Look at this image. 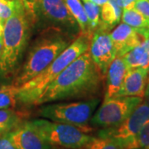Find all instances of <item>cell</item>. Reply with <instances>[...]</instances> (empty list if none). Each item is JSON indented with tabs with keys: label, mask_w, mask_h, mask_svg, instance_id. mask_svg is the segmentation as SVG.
<instances>
[{
	"label": "cell",
	"mask_w": 149,
	"mask_h": 149,
	"mask_svg": "<svg viewBox=\"0 0 149 149\" xmlns=\"http://www.w3.org/2000/svg\"><path fill=\"white\" fill-rule=\"evenodd\" d=\"M19 86L14 84L5 85L0 87V109H14L18 100Z\"/></svg>",
	"instance_id": "obj_20"
},
{
	"label": "cell",
	"mask_w": 149,
	"mask_h": 149,
	"mask_svg": "<svg viewBox=\"0 0 149 149\" xmlns=\"http://www.w3.org/2000/svg\"><path fill=\"white\" fill-rule=\"evenodd\" d=\"M127 149H149V119L145 122Z\"/></svg>",
	"instance_id": "obj_22"
},
{
	"label": "cell",
	"mask_w": 149,
	"mask_h": 149,
	"mask_svg": "<svg viewBox=\"0 0 149 149\" xmlns=\"http://www.w3.org/2000/svg\"><path fill=\"white\" fill-rule=\"evenodd\" d=\"M4 22L5 21L2 19V17H0V35H3V27H4Z\"/></svg>",
	"instance_id": "obj_29"
},
{
	"label": "cell",
	"mask_w": 149,
	"mask_h": 149,
	"mask_svg": "<svg viewBox=\"0 0 149 149\" xmlns=\"http://www.w3.org/2000/svg\"><path fill=\"white\" fill-rule=\"evenodd\" d=\"M34 15L30 0H16L14 13L4 22L3 32V52L0 57V72H13L26 47Z\"/></svg>",
	"instance_id": "obj_2"
},
{
	"label": "cell",
	"mask_w": 149,
	"mask_h": 149,
	"mask_svg": "<svg viewBox=\"0 0 149 149\" xmlns=\"http://www.w3.org/2000/svg\"><path fill=\"white\" fill-rule=\"evenodd\" d=\"M0 149H16L11 142L8 133L0 134Z\"/></svg>",
	"instance_id": "obj_26"
},
{
	"label": "cell",
	"mask_w": 149,
	"mask_h": 149,
	"mask_svg": "<svg viewBox=\"0 0 149 149\" xmlns=\"http://www.w3.org/2000/svg\"><path fill=\"white\" fill-rule=\"evenodd\" d=\"M64 1L70 14L78 23V26L80 27V34L89 37V22L82 1L81 0H64Z\"/></svg>",
	"instance_id": "obj_18"
},
{
	"label": "cell",
	"mask_w": 149,
	"mask_h": 149,
	"mask_svg": "<svg viewBox=\"0 0 149 149\" xmlns=\"http://www.w3.org/2000/svg\"><path fill=\"white\" fill-rule=\"evenodd\" d=\"M84 149H123L113 140L107 138L97 137L91 140L85 145Z\"/></svg>",
	"instance_id": "obj_23"
},
{
	"label": "cell",
	"mask_w": 149,
	"mask_h": 149,
	"mask_svg": "<svg viewBox=\"0 0 149 149\" xmlns=\"http://www.w3.org/2000/svg\"><path fill=\"white\" fill-rule=\"evenodd\" d=\"M148 119L149 102L143 100L121 123L111 128H102L98 133V137L112 139L123 149H127Z\"/></svg>",
	"instance_id": "obj_9"
},
{
	"label": "cell",
	"mask_w": 149,
	"mask_h": 149,
	"mask_svg": "<svg viewBox=\"0 0 149 149\" xmlns=\"http://www.w3.org/2000/svg\"><path fill=\"white\" fill-rule=\"evenodd\" d=\"M3 52V35H0V57Z\"/></svg>",
	"instance_id": "obj_31"
},
{
	"label": "cell",
	"mask_w": 149,
	"mask_h": 149,
	"mask_svg": "<svg viewBox=\"0 0 149 149\" xmlns=\"http://www.w3.org/2000/svg\"><path fill=\"white\" fill-rule=\"evenodd\" d=\"M16 9V0H0V17L6 21Z\"/></svg>",
	"instance_id": "obj_24"
},
{
	"label": "cell",
	"mask_w": 149,
	"mask_h": 149,
	"mask_svg": "<svg viewBox=\"0 0 149 149\" xmlns=\"http://www.w3.org/2000/svg\"><path fill=\"white\" fill-rule=\"evenodd\" d=\"M29 122L52 146L80 149L94 139L82 128L71 124L54 122L45 118H36Z\"/></svg>",
	"instance_id": "obj_7"
},
{
	"label": "cell",
	"mask_w": 149,
	"mask_h": 149,
	"mask_svg": "<svg viewBox=\"0 0 149 149\" xmlns=\"http://www.w3.org/2000/svg\"><path fill=\"white\" fill-rule=\"evenodd\" d=\"M143 101V98L128 96L104 100L103 104L91 118V125L100 128L117 126L130 115Z\"/></svg>",
	"instance_id": "obj_8"
},
{
	"label": "cell",
	"mask_w": 149,
	"mask_h": 149,
	"mask_svg": "<svg viewBox=\"0 0 149 149\" xmlns=\"http://www.w3.org/2000/svg\"><path fill=\"white\" fill-rule=\"evenodd\" d=\"M123 8L117 0H109L100 7V24L109 30L121 20Z\"/></svg>",
	"instance_id": "obj_17"
},
{
	"label": "cell",
	"mask_w": 149,
	"mask_h": 149,
	"mask_svg": "<svg viewBox=\"0 0 149 149\" xmlns=\"http://www.w3.org/2000/svg\"><path fill=\"white\" fill-rule=\"evenodd\" d=\"M123 57L128 70L134 68L149 69V37Z\"/></svg>",
	"instance_id": "obj_15"
},
{
	"label": "cell",
	"mask_w": 149,
	"mask_h": 149,
	"mask_svg": "<svg viewBox=\"0 0 149 149\" xmlns=\"http://www.w3.org/2000/svg\"><path fill=\"white\" fill-rule=\"evenodd\" d=\"M100 103V99L95 97L83 101L47 104L41 106L37 113L44 118L74 125L85 132H89L91 128L87 123L91 121Z\"/></svg>",
	"instance_id": "obj_5"
},
{
	"label": "cell",
	"mask_w": 149,
	"mask_h": 149,
	"mask_svg": "<svg viewBox=\"0 0 149 149\" xmlns=\"http://www.w3.org/2000/svg\"><path fill=\"white\" fill-rule=\"evenodd\" d=\"M148 84H149V70H148Z\"/></svg>",
	"instance_id": "obj_32"
},
{
	"label": "cell",
	"mask_w": 149,
	"mask_h": 149,
	"mask_svg": "<svg viewBox=\"0 0 149 149\" xmlns=\"http://www.w3.org/2000/svg\"><path fill=\"white\" fill-rule=\"evenodd\" d=\"M89 52L92 61L104 78L109 65L116 57L109 28L100 24L91 37Z\"/></svg>",
	"instance_id": "obj_10"
},
{
	"label": "cell",
	"mask_w": 149,
	"mask_h": 149,
	"mask_svg": "<svg viewBox=\"0 0 149 149\" xmlns=\"http://www.w3.org/2000/svg\"><path fill=\"white\" fill-rule=\"evenodd\" d=\"M103 78L88 50L50 83L36 105L91 95L98 91Z\"/></svg>",
	"instance_id": "obj_1"
},
{
	"label": "cell",
	"mask_w": 149,
	"mask_h": 149,
	"mask_svg": "<svg viewBox=\"0 0 149 149\" xmlns=\"http://www.w3.org/2000/svg\"><path fill=\"white\" fill-rule=\"evenodd\" d=\"M117 1L123 9H128V8H133L136 0H117Z\"/></svg>",
	"instance_id": "obj_27"
},
{
	"label": "cell",
	"mask_w": 149,
	"mask_h": 149,
	"mask_svg": "<svg viewBox=\"0 0 149 149\" xmlns=\"http://www.w3.org/2000/svg\"><path fill=\"white\" fill-rule=\"evenodd\" d=\"M116 56H123L146 40L133 27L122 22L110 32Z\"/></svg>",
	"instance_id": "obj_12"
},
{
	"label": "cell",
	"mask_w": 149,
	"mask_h": 149,
	"mask_svg": "<svg viewBox=\"0 0 149 149\" xmlns=\"http://www.w3.org/2000/svg\"><path fill=\"white\" fill-rule=\"evenodd\" d=\"M22 123V114L13 109H0V134L10 132Z\"/></svg>",
	"instance_id": "obj_19"
},
{
	"label": "cell",
	"mask_w": 149,
	"mask_h": 149,
	"mask_svg": "<svg viewBox=\"0 0 149 149\" xmlns=\"http://www.w3.org/2000/svg\"><path fill=\"white\" fill-rule=\"evenodd\" d=\"M8 134L16 149L52 148V145L43 139L29 121L22 122Z\"/></svg>",
	"instance_id": "obj_11"
},
{
	"label": "cell",
	"mask_w": 149,
	"mask_h": 149,
	"mask_svg": "<svg viewBox=\"0 0 149 149\" xmlns=\"http://www.w3.org/2000/svg\"><path fill=\"white\" fill-rule=\"evenodd\" d=\"M71 38L73 37L55 30L40 37L29 52L22 71L13 84L21 86L42 73L71 43Z\"/></svg>",
	"instance_id": "obj_4"
},
{
	"label": "cell",
	"mask_w": 149,
	"mask_h": 149,
	"mask_svg": "<svg viewBox=\"0 0 149 149\" xmlns=\"http://www.w3.org/2000/svg\"><path fill=\"white\" fill-rule=\"evenodd\" d=\"M83 4L89 22V37L91 39L100 24V7L88 1H83Z\"/></svg>",
	"instance_id": "obj_21"
},
{
	"label": "cell",
	"mask_w": 149,
	"mask_h": 149,
	"mask_svg": "<svg viewBox=\"0 0 149 149\" xmlns=\"http://www.w3.org/2000/svg\"><path fill=\"white\" fill-rule=\"evenodd\" d=\"M128 70V66L123 56H116L112 61L105 75L106 91L104 100H109L115 96L122 85Z\"/></svg>",
	"instance_id": "obj_14"
},
{
	"label": "cell",
	"mask_w": 149,
	"mask_h": 149,
	"mask_svg": "<svg viewBox=\"0 0 149 149\" xmlns=\"http://www.w3.org/2000/svg\"><path fill=\"white\" fill-rule=\"evenodd\" d=\"M149 69L134 68L128 70L119 91L113 98L135 96L143 98L148 84Z\"/></svg>",
	"instance_id": "obj_13"
},
{
	"label": "cell",
	"mask_w": 149,
	"mask_h": 149,
	"mask_svg": "<svg viewBox=\"0 0 149 149\" xmlns=\"http://www.w3.org/2000/svg\"><path fill=\"white\" fill-rule=\"evenodd\" d=\"M133 8L143 15L149 17V0H136Z\"/></svg>",
	"instance_id": "obj_25"
},
{
	"label": "cell",
	"mask_w": 149,
	"mask_h": 149,
	"mask_svg": "<svg viewBox=\"0 0 149 149\" xmlns=\"http://www.w3.org/2000/svg\"><path fill=\"white\" fill-rule=\"evenodd\" d=\"M145 97L147 98L148 101L149 102V84H148L146 87V91H145Z\"/></svg>",
	"instance_id": "obj_30"
},
{
	"label": "cell",
	"mask_w": 149,
	"mask_h": 149,
	"mask_svg": "<svg viewBox=\"0 0 149 149\" xmlns=\"http://www.w3.org/2000/svg\"><path fill=\"white\" fill-rule=\"evenodd\" d=\"M123 22L133 27L136 31L142 34L146 39L149 37V17L143 15L134 8L123 9Z\"/></svg>",
	"instance_id": "obj_16"
},
{
	"label": "cell",
	"mask_w": 149,
	"mask_h": 149,
	"mask_svg": "<svg viewBox=\"0 0 149 149\" xmlns=\"http://www.w3.org/2000/svg\"><path fill=\"white\" fill-rule=\"evenodd\" d=\"M82 1H88V2H91V3H95V4H96V5L101 7L103 4H104L107 1H109V0H82Z\"/></svg>",
	"instance_id": "obj_28"
},
{
	"label": "cell",
	"mask_w": 149,
	"mask_h": 149,
	"mask_svg": "<svg viewBox=\"0 0 149 149\" xmlns=\"http://www.w3.org/2000/svg\"><path fill=\"white\" fill-rule=\"evenodd\" d=\"M91 39L81 35L76 37L47 69L19 86L18 100L26 105H36L43 91L72 61L89 50Z\"/></svg>",
	"instance_id": "obj_3"
},
{
	"label": "cell",
	"mask_w": 149,
	"mask_h": 149,
	"mask_svg": "<svg viewBox=\"0 0 149 149\" xmlns=\"http://www.w3.org/2000/svg\"><path fill=\"white\" fill-rule=\"evenodd\" d=\"M34 14V24L63 32L74 37L80 27L70 14L64 0H30Z\"/></svg>",
	"instance_id": "obj_6"
}]
</instances>
